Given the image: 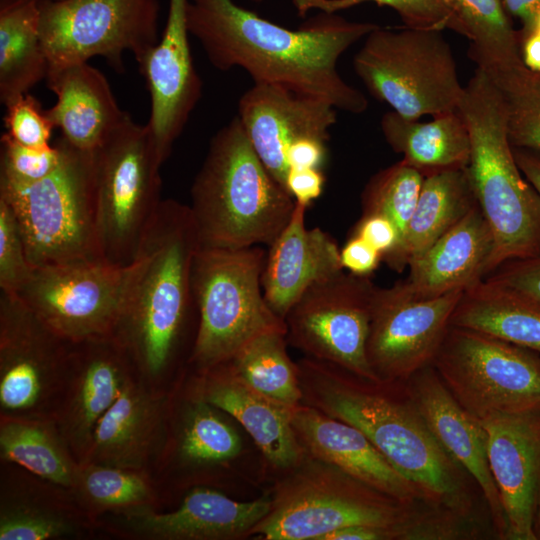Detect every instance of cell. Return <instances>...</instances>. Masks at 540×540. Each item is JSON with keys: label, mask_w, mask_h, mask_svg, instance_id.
Returning a JSON list of instances; mask_svg holds the SVG:
<instances>
[{"label": "cell", "mask_w": 540, "mask_h": 540, "mask_svg": "<svg viewBox=\"0 0 540 540\" xmlns=\"http://www.w3.org/2000/svg\"><path fill=\"white\" fill-rule=\"evenodd\" d=\"M37 2H42V1H60V0H36Z\"/></svg>", "instance_id": "obj_56"}, {"label": "cell", "mask_w": 540, "mask_h": 540, "mask_svg": "<svg viewBox=\"0 0 540 540\" xmlns=\"http://www.w3.org/2000/svg\"><path fill=\"white\" fill-rule=\"evenodd\" d=\"M24 238L10 205L0 198V289L17 294L31 275Z\"/></svg>", "instance_id": "obj_43"}, {"label": "cell", "mask_w": 540, "mask_h": 540, "mask_svg": "<svg viewBox=\"0 0 540 540\" xmlns=\"http://www.w3.org/2000/svg\"><path fill=\"white\" fill-rule=\"evenodd\" d=\"M463 291L419 298L403 282L378 287L366 351L381 381L408 378L433 362Z\"/></svg>", "instance_id": "obj_15"}, {"label": "cell", "mask_w": 540, "mask_h": 540, "mask_svg": "<svg viewBox=\"0 0 540 540\" xmlns=\"http://www.w3.org/2000/svg\"><path fill=\"white\" fill-rule=\"evenodd\" d=\"M533 532H534V535H535V539L540 540V505L538 507V510L536 512V516H535V519H534Z\"/></svg>", "instance_id": "obj_54"}, {"label": "cell", "mask_w": 540, "mask_h": 540, "mask_svg": "<svg viewBox=\"0 0 540 540\" xmlns=\"http://www.w3.org/2000/svg\"><path fill=\"white\" fill-rule=\"evenodd\" d=\"M286 333L268 332L246 344L231 360L236 373L265 397L295 407L302 402L297 364L286 350Z\"/></svg>", "instance_id": "obj_35"}, {"label": "cell", "mask_w": 540, "mask_h": 540, "mask_svg": "<svg viewBox=\"0 0 540 540\" xmlns=\"http://www.w3.org/2000/svg\"><path fill=\"white\" fill-rule=\"evenodd\" d=\"M325 141L305 138L294 143L287 153V163L291 168L320 169L326 158Z\"/></svg>", "instance_id": "obj_49"}, {"label": "cell", "mask_w": 540, "mask_h": 540, "mask_svg": "<svg viewBox=\"0 0 540 540\" xmlns=\"http://www.w3.org/2000/svg\"><path fill=\"white\" fill-rule=\"evenodd\" d=\"M484 71L501 96L511 145L540 152V72L523 62Z\"/></svg>", "instance_id": "obj_36"}, {"label": "cell", "mask_w": 540, "mask_h": 540, "mask_svg": "<svg viewBox=\"0 0 540 540\" xmlns=\"http://www.w3.org/2000/svg\"><path fill=\"white\" fill-rule=\"evenodd\" d=\"M303 404L359 429L422 495L452 509H464L465 494L448 456L413 408L377 388L379 382L312 357L297 363Z\"/></svg>", "instance_id": "obj_3"}, {"label": "cell", "mask_w": 540, "mask_h": 540, "mask_svg": "<svg viewBox=\"0 0 540 540\" xmlns=\"http://www.w3.org/2000/svg\"><path fill=\"white\" fill-rule=\"evenodd\" d=\"M139 471L92 462L79 464L71 490L88 508L96 511L149 506L153 494Z\"/></svg>", "instance_id": "obj_37"}, {"label": "cell", "mask_w": 540, "mask_h": 540, "mask_svg": "<svg viewBox=\"0 0 540 540\" xmlns=\"http://www.w3.org/2000/svg\"><path fill=\"white\" fill-rule=\"evenodd\" d=\"M46 80L57 97L46 114L76 148L96 150L128 115L120 109L105 75L88 62L51 71Z\"/></svg>", "instance_id": "obj_27"}, {"label": "cell", "mask_w": 540, "mask_h": 540, "mask_svg": "<svg viewBox=\"0 0 540 540\" xmlns=\"http://www.w3.org/2000/svg\"><path fill=\"white\" fill-rule=\"evenodd\" d=\"M351 235L364 239L378 250L382 255V261L395 251L400 242V235L394 223L378 214H363Z\"/></svg>", "instance_id": "obj_46"}, {"label": "cell", "mask_w": 540, "mask_h": 540, "mask_svg": "<svg viewBox=\"0 0 540 540\" xmlns=\"http://www.w3.org/2000/svg\"><path fill=\"white\" fill-rule=\"evenodd\" d=\"M55 143L61 150L57 168L29 185L0 183V198L15 213L33 267L103 260L96 227L94 151L76 148L62 136Z\"/></svg>", "instance_id": "obj_6"}, {"label": "cell", "mask_w": 540, "mask_h": 540, "mask_svg": "<svg viewBox=\"0 0 540 540\" xmlns=\"http://www.w3.org/2000/svg\"><path fill=\"white\" fill-rule=\"evenodd\" d=\"M476 204L467 167L424 177L402 243L383 261L392 270L401 273L412 260L423 254Z\"/></svg>", "instance_id": "obj_29"}, {"label": "cell", "mask_w": 540, "mask_h": 540, "mask_svg": "<svg viewBox=\"0 0 540 540\" xmlns=\"http://www.w3.org/2000/svg\"><path fill=\"white\" fill-rule=\"evenodd\" d=\"M161 165L148 125L129 114L94 150L96 227L105 262L124 268L133 261L162 202Z\"/></svg>", "instance_id": "obj_10"}, {"label": "cell", "mask_w": 540, "mask_h": 540, "mask_svg": "<svg viewBox=\"0 0 540 540\" xmlns=\"http://www.w3.org/2000/svg\"><path fill=\"white\" fill-rule=\"evenodd\" d=\"M488 461L507 522V538L536 540L540 505V412L500 414L480 421Z\"/></svg>", "instance_id": "obj_20"}, {"label": "cell", "mask_w": 540, "mask_h": 540, "mask_svg": "<svg viewBox=\"0 0 540 540\" xmlns=\"http://www.w3.org/2000/svg\"><path fill=\"white\" fill-rule=\"evenodd\" d=\"M124 268L103 260L33 267L15 295L68 343L112 337Z\"/></svg>", "instance_id": "obj_14"}, {"label": "cell", "mask_w": 540, "mask_h": 540, "mask_svg": "<svg viewBox=\"0 0 540 540\" xmlns=\"http://www.w3.org/2000/svg\"><path fill=\"white\" fill-rule=\"evenodd\" d=\"M36 0H0V102L8 104L47 78Z\"/></svg>", "instance_id": "obj_32"}, {"label": "cell", "mask_w": 540, "mask_h": 540, "mask_svg": "<svg viewBox=\"0 0 540 540\" xmlns=\"http://www.w3.org/2000/svg\"><path fill=\"white\" fill-rule=\"evenodd\" d=\"M513 154L523 176L540 196V152L513 147Z\"/></svg>", "instance_id": "obj_52"}, {"label": "cell", "mask_w": 540, "mask_h": 540, "mask_svg": "<svg viewBox=\"0 0 540 540\" xmlns=\"http://www.w3.org/2000/svg\"><path fill=\"white\" fill-rule=\"evenodd\" d=\"M276 488L269 513L249 532L265 540H321L349 526L401 529L411 526L400 504L344 473L311 457Z\"/></svg>", "instance_id": "obj_8"}, {"label": "cell", "mask_w": 540, "mask_h": 540, "mask_svg": "<svg viewBox=\"0 0 540 540\" xmlns=\"http://www.w3.org/2000/svg\"><path fill=\"white\" fill-rule=\"evenodd\" d=\"M200 248L190 207L162 200L124 281L112 338L143 380H156L175 363L187 326L198 317L192 269Z\"/></svg>", "instance_id": "obj_2"}, {"label": "cell", "mask_w": 540, "mask_h": 540, "mask_svg": "<svg viewBox=\"0 0 540 540\" xmlns=\"http://www.w3.org/2000/svg\"><path fill=\"white\" fill-rule=\"evenodd\" d=\"M197 398L234 417L275 467L293 469L306 454L291 421V409L250 387L230 361L200 372Z\"/></svg>", "instance_id": "obj_24"}, {"label": "cell", "mask_w": 540, "mask_h": 540, "mask_svg": "<svg viewBox=\"0 0 540 540\" xmlns=\"http://www.w3.org/2000/svg\"><path fill=\"white\" fill-rule=\"evenodd\" d=\"M324 185L325 176L316 168H291L285 180V188L295 202L307 208L320 197Z\"/></svg>", "instance_id": "obj_48"}, {"label": "cell", "mask_w": 540, "mask_h": 540, "mask_svg": "<svg viewBox=\"0 0 540 540\" xmlns=\"http://www.w3.org/2000/svg\"><path fill=\"white\" fill-rule=\"evenodd\" d=\"M450 325L487 334L540 354V304L485 278L463 291Z\"/></svg>", "instance_id": "obj_30"}, {"label": "cell", "mask_w": 540, "mask_h": 540, "mask_svg": "<svg viewBox=\"0 0 540 540\" xmlns=\"http://www.w3.org/2000/svg\"><path fill=\"white\" fill-rule=\"evenodd\" d=\"M260 3L264 0H252ZM333 0H294L301 15L308 9L318 8L327 12ZM365 0H338L333 11L361 3ZM379 6H387L395 11L405 27L419 29L444 30L450 29L465 35L464 28L447 0H371Z\"/></svg>", "instance_id": "obj_41"}, {"label": "cell", "mask_w": 540, "mask_h": 540, "mask_svg": "<svg viewBox=\"0 0 540 540\" xmlns=\"http://www.w3.org/2000/svg\"><path fill=\"white\" fill-rule=\"evenodd\" d=\"M164 411V396L133 377L98 422L84 462L140 471L156 449Z\"/></svg>", "instance_id": "obj_28"}, {"label": "cell", "mask_w": 540, "mask_h": 540, "mask_svg": "<svg viewBox=\"0 0 540 540\" xmlns=\"http://www.w3.org/2000/svg\"><path fill=\"white\" fill-rule=\"evenodd\" d=\"M380 126L390 147L424 177L469 164L470 137L458 111L419 122L391 110L382 116Z\"/></svg>", "instance_id": "obj_31"}, {"label": "cell", "mask_w": 540, "mask_h": 540, "mask_svg": "<svg viewBox=\"0 0 540 540\" xmlns=\"http://www.w3.org/2000/svg\"><path fill=\"white\" fill-rule=\"evenodd\" d=\"M38 7L48 73L95 56L122 72L125 51L139 66L160 39L159 0L42 1Z\"/></svg>", "instance_id": "obj_12"}, {"label": "cell", "mask_w": 540, "mask_h": 540, "mask_svg": "<svg viewBox=\"0 0 540 540\" xmlns=\"http://www.w3.org/2000/svg\"><path fill=\"white\" fill-rule=\"evenodd\" d=\"M5 106L4 126L12 139L31 148L50 147L49 140L55 126L38 99L26 93Z\"/></svg>", "instance_id": "obj_44"}, {"label": "cell", "mask_w": 540, "mask_h": 540, "mask_svg": "<svg viewBox=\"0 0 540 540\" xmlns=\"http://www.w3.org/2000/svg\"><path fill=\"white\" fill-rule=\"evenodd\" d=\"M2 459L16 463L43 480L71 489L79 462L55 419L43 416H1Z\"/></svg>", "instance_id": "obj_33"}, {"label": "cell", "mask_w": 540, "mask_h": 540, "mask_svg": "<svg viewBox=\"0 0 540 540\" xmlns=\"http://www.w3.org/2000/svg\"><path fill=\"white\" fill-rule=\"evenodd\" d=\"M485 279L514 289L540 304V254L509 260Z\"/></svg>", "instance_id": "obj_45"}, {"label": "cell", "mask_w": 540, "mask_h": 540, "mask_svg": "<svg viewBox=\"0 0 540 540\" xmlns=\"http://www.w3.org/2000/svg\"><path fill=\"white\" fill-rule=\"evenodd\" d=\"M470 41L477 68L490 70L522 63L521 41L501 0H447Z\"/></svg>", "instance_id": "obj_34"}, {"label": "cell", "mask_w": 540, "mask_h": 540, "mask_svg": "<svg viewBox=\"0 0 540 540\" xmlns=\"http://www.w3.org/2000/svg\"><path fill=\"white\" fill-rule=\"evenodd\" d=\"M69 347L17 295L1 292V416H40L64 384Z\"/></svg>", "instance_id": "obj_16"}, {"label": "cell", "mask_w": 540, "mask_h": 540, "mask_svg": "<svg viewBox=\"0 0 540 540\" xmlns=\"http://www.w3.org/2000/svg\"><path fill=\"white\" fill-rule=\"evenodd\" d=\"M186 24L220 71L241 68L254 84L282 86L353 114L368 107L364 94L342 78L337 63L376 24L322 12L289 29L232 0H187Z\"/></svg>", "instance_id": "obj_1"}, {"label": "cell", "mask_w": 540, "mask_h": 540, "mask_svg": "<svg viewBox=\"0 0 540 540\" xmlns=\"http://www.w3.org/2000/svg\"><path fill=\"white\" fill-rule=\"evenodd\" d=\"M493 237L478 203L423 254L409 264L403 281L416 297L465 290L487 275Z\"/></svg>", "instance_id": "obj_26"}, {"label": "cell", "mask_w": 540, "mask_h": 540, "mask_svg": "<svg viewBox=\"0 0 540 540\" xmlns=\"http://www.w3.org/2000/svg\"><path fill=\"white\" fill-rule=\"evenodd\" d=\"M272 498L239 502L208 488H195L178 509L157 513L149 506L124 511L128 527L157 540H222L248 536L270 511Z\"/></svg>", "instance_id": "obj_25"}, {"label": "cell", "mask_w": 540, "mask_h": 540, "mask_svg": "<svg viewBox=\"0 0 540 540\" xmlns=\"http://www.w3.org/2000/svg\"><path fill=\"white\" fill-rule=\"evenodd\" d=\"M265 260L260 246L199 248L192 269L198 329L189 359L199 372L230 361L262 334L287 333L264 297Z\"/></svg>", "instance_id": "obj_7"}, {"label": "cell", "mask_w": 540, "mask_h": 540, "mask_svg": "<svg viewBox=\"0 0 540 540\" xmlns=\"http://www.w3.org/2000/svg\"><path fill=\"white\" fill-rule=\"evenodd\" d=\"M377 289L369 276L344 271L316 282L287 313L286 336L309 357L364 380L383 382L366 351Z\"/></svg>", "instance_id": "obj_13"}, {"label": "cell", "mask_w": 540, "mask_h": 540, "mask_svg": "<svg viewBox=\"0 0 540 540\" xmlns=\"http://www.w3.org/2000/svg\"><path fill=\"white\" fill-rule=\"evenodd\" d=\"M0 183L23 186L35 183L58 166L61 150L55 143L48 148L24 146L6 132L1 135Z\"/></svg>", "instance_id": "obj_42"}, {"label": "cell", "mask_w": 540, "mask_h": 540, "mask_svg": "<svg viewBox=\"0 0 540 540\" xmlns=\"http://www.w3.org/2000/svg\"><path fill=\"white\" fill-rule=\"evenodd\" d=\"M295 205L254 151L238 116L216 132L191 187L200 247L269 246Z\"/></svg>", "instance_id": "obj_4"}, {"label": "cell", "mask_w": 540, "mask_h": 540, "mask_svg": "<svg viewBox=\"0 0 540 540\" xmlns=\"http://www.w3.org/2000/svg\"><path fill=\"white\" fill-rule=\"evenodd\" d=\"M214 408L196 398L186 413L178 447L184 461L213 464L230 460L239 454V435Z\"/></svg>", "instance_id": "obj_39"}, {"label": "cell", "mask_w": 540, "mask_h": 540, "mask_svg": "<svg viewBox=\"0 0 540 540\" xmlns=\"http://www.w3.org/2000/svg\"><path fill=\"white\" fill-rule=\"evenodd\" d=\"M428 366L416 373L412 388L414 407L448 456L475 479L497 530L507 537V522L488 461L486 431L481 422L459 404L436 371Z\"/></svg>", "instance_id": "obj_22"}, {"label": "cell", "mask_w": 540, "mask_h": 540, "mask_svg": "<svg viewBox=\"0 0 540 540\" xmlns=\"http://www.w3.org/2000/svg\"><path fill=\"white\" fill-rule=\"evenodd\" d=\"M186 3L187 0H169L163 34L138 66L151 98L147 125L162 164L202 94V81L189 44Z\"/></svg>", "instance_id": "obj_18"}, {"label": "cell", "mask_w": 540, "mask_h": 540, "mask_svg": "<svg viewBox=\"0 0 540 540\" xmlns=\"http://www.w3.org/2000/svg\"><path fill=\"white\" fill-rule=\"evenodd\" d=\"M306 209L296 202L289 222L266 252L263 293L282 319L310 286L344 270L335 239L319 227H306Z\"/></svg>", "instance_id": "obj_23"}, {"label": "cell", "mask_w": 540, "mask_h": 540, "mask_svg": "<svg viewBox=\"0 0 540 540\" xmlns=\"http://www.w3.org/2000/svg\"><path fill=\"white\" fill-rule=\"evenodd\" d=\"M340 259L350 273L369 276L382 261V255L364 239L351 235L340 249Z\"/></svg>", "instance_id": "obj_47"}, {"label": "cell", "mask_w": 540, "mask_h": 540, "mask_svg": "<svg viewBox=\"0 0 540 540\" xmlns=\"http://www.w3.org/2000/svg\"><path fill=\"white\" fill-rule=\"evenodd\" d=\"M291 421L311 457L404 504L422 496L356 427L303 403L292 407Z\"/></svg>", "instance_id": "obj_21"}, {"label": "cell", "mask_w": 540, "mask_h": 540, "mask_svg": "<svg viewBox=\"0 0 540 540\" xmlns=\"http://www.w3.org/2000/svg\"><path fill=\"white\" fill-rule=\"evenodd\" d=\"M403 535L404 532L397 528L355 525L332 531L321 540H383Z\"/></svg>", "instance_id": "obj_50"}, {"label": "cell", "mask_w": 540, "mask_h": 540, "mask_svg": "<svg viewBox=\"0 0 540 540\" xmlns=\"http://www.w3.org/2000/svg\"><path fill=\"white\" fill-rule=\"evenodd\" d=\"M237 116L256 154L285 188L289 149L305 138L327 142L337 109L324 99L282 86L253 84L239 99Z\"/></svg>", "instance_id": "obj_19"}, {"label": "cell", "mask_w": 540, "mask_h": 540, "mask_svg": "<svg viewBox=\"0 0 540 540\" xmlns=\"http://www.w3.org/2000/svg\"><path fill=\"white\" fill-rule=\"evenodd\" d=\"M532 32H538L540 33V14L538 15V17L536 18V21H535V24H534V28H533V31ZM531 32V33H532ZM525 37V36H524Z\"/></svg>", "instance_id": "obj_55"}, {"label": "cell", "mask_w": 540, "mask_h": 540, "mask_svg": "<svg viewBox=\"0 0 540 540\" xmlns=\"http://www.w3.org/2000/svg\"><path fill=\"white\" fill-rule=\"evenodd\" d=\"M433 363L451 394L479 421L540 412V354L533 350L450 325Z\"/></svg>", "instance_id": "obj_11"}, {"label": "cell", "mask_w": 540, "mask_h": 540, "mask_svg": "<svg viewBox=\"0 0 540 540\" xmlns=\"http://www.w3.org/2000/svg\"><path fill=\"white\" fill-rule=\"evenodd\" d=\"M369 93L408 119L458 111L464 93L442 31L377 26L353 59Z\"/></svg>", "instance_id": "obj_9"}, {"label": "cell", "mask_w": 540, "mask_h": 540, "mask_svg": "<svg viewBox=\"0 0 540 540\" xmlns=\"http://www.w3.org/2000/svg\"><path fill=\"white\" fill-rule=\"evenodd\" d=\"M74 532V523L56 509L26 499L1 502L0 540L59 539Z\"/></svg>", "instance_id": "obj_40"}, {"label": "cell", "mask_w": 540, "mask_h": 540, "mask_svg": "<svg viewBox=\"0 0 540 540\" xmlns=\"http://www.w3.org/2000/svg\"><path fill=\"white\" fill-rule=\"evenodd\" d=\"M508 15L518 18L522 23L519 31L521 39L533 31L536 18L540 14V0H501Z\"/></svg>", "instance_id": "obj_51"}, {"label": "cell", "mask_w": 540, "mask_h": 540, "mask_svg": "<svg viewBox=\"0 0 540 540\" xmlns=\"http://www.w3.org/2000/svg\"><path fill=\"white\" fill-rule=\"evenodd\" d=\"M458 112L470 137L469 177L493 237L488 275L509 260L540 254V196L516 163L501 96L484 70L477 68L464 86Z\"/></svg>", "instance_id": "obj_5"}, {"label": "cell", "mask_w": 540, "mask_h": 540, "mask_svg": "<svg viewBox=\"0 0 540 540\" xmlns=\"http://www.w3.org/2000/svg\"><path fill=\"white\" fill-rule=\"evenodd\" d=\"M521 56L527 68L540 72V33L532 32L521 39Z\"/></svg>", "instance_id": "obj_53"}, {"label": "cell", "mask_w": 540, "mask_h": 540, "mask_svg": "<svg viewBox=\"0 0 540 540\" xmlns=\"http://www.w3.org/2000/svg\"><path fill=\"white\" fill-rule=\"evenodd\" d=\"M137 373L112 338L70 343L66 391L55 421L79 463L89 453L98 422Z\"/></svg>", "instance_id": "obj_17"}, {"label": "cell", "mask_w": 540, "mask_h": 540, "mask_svg": "<svg viewBox=\"0 0 540 540\" xmlns=\"http://www.w3.org/2000/svg\"><path fill=\"white\" fill-rule=\"evenodd\" d=\"M423 181L424 176L420 171L400 160L373 175L364 188L363 214L382 215L394 223L400 235V242L395 251L402 243Z\"/></svg>", "instance_id": "obj_38"}]
</instances>
